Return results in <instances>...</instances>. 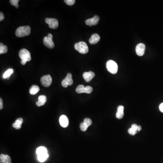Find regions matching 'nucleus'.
<instances>
[{"mask_svg":"<svg viewBox=\"0 0 163 163\" xmlns=\"http://www.w3.org/2000/svg\"><path fill=\"white\" fill-rule=\"evenodd\" d=\"M31 28L29 26H23L17 28L15 31V35L18 37H23L30 35Z\"/></svg>","mask_w":163,"mask_h":163,"instance_id":"f257e3e1","label":"nucleus"},{"mask_svg":"<svg viewBox=\"0 0 163 163\" xmlns=\"http://www.w3.org/2000/svg\"><path fill=\"white\" fill-rule=\"evenodd\" d=\"M19 57L21 58V64L25 65L27 62L30 61L31 59L30 52L26 49H21L19 52Z\"/></svg>","mask_w":163,"mask_h":163,"instance_id":"f03ea898","label":"nucleus"},{"mask_svg":"<svg viewBox=\"0 0 163 163\" xmlns=\"http://www.w3.org/2000/svg\"><path fill=\"white\" fill-rule=\"evenodd\" d=\"M75 48L78 52L82 54L88 53L89 51L88 47L87 44L83 41L76 43L75 45Z\"/></svg>","mask_w":163,"mask_h":163,"instance_id":"7ed1b4c3","label":"nucleus"},{"mask_svg":"<svg viewBox=\"0 0 163 163\" xmlns=\"http://www.w3.org/2000/svg\"><path fill=\"white\" fill-rule=\"evenodd\" d=\"M107 69L109 72L113 74L117 73L118 71V65L115 61L110 60L107 62L106 64Z\"/></svg>","mask_w":163,"mask_h":163,"instance_id":"20e7f679","label":"nucleus"},{"mask_svg":"<svg viewBox=\"0 0 163 163\" xmlns=\"http://www.w3.org/2000/svg\"><path fill=\"white\" fill-rule=\"evenodd\" d=\"M73 84L72 75L71 73L67 74L66 77L62 82V85L64 88H67L68 86H71Z\"/></svg>","mask_w":163,"mask_h":163,"instance_id":"39448f33","label":"nucleus"},{"mask_svg":"<svg viewBox=\"0 0 163 163\" xmlns=\"http://www.w3.org/2000/svg\"><path fill=\"white\" fill-rule=\"evenodd\" d=\"M41 84L45 87H49L50 86L52 82V79L50 75L43 76L41 78Z\"/></svg>","mask_w":163,"mask_h":163,"instance_id":"423d86ee","label":"nucleus"},{"mask_svg":"<svg viewBox=\"0 0 163 163\" xmlns=\"http://www.w3.org/2000/svg\"><path fill=\"white\" fill-rule=\"evenodd\" d=\"M45 22L48 24L49 27L51 29H56L58 27V22L57 20L54 18H46Z\"/></svg>","mask_w":163,"mask_h":163,"instance_id":"0eeeda50","label":"nucleus"},{"mask_svg":"<svg viewBox=\"0 0 163 163\" xmlns=\"http://www.w3.org/2000/svg\"><path fill=\"white\" fill-rule=\"evenodd\" d=\"M145 46L143 43H140L137 45L135 48V51L137 54L139 56H142L145 53Z\"/></svg>","mask_w":163,"mask_h":163,"instance_id":"6e6552de","label":"nucleus"},{"mask_svg":"<svg viewBox=\"0 0 163 163\" xmlns=\"http://www.w3.org/2000/svg\"><path fill=\"white\" fill-rule=\"evenodd\" d=\"M99 19H100V18H99V16H97V15H95L93 18L87 20L85 21V23H86V25L88 26H95V25H96L98 24Z\"/></svg>","mask_w":163,"mask_h":163,"instance_id":"1a4fd4ad","label":"nucleus"},{"mask_svg":"<svg viewBox=\"0 0 163 163\" xmlns=\"http://www.w3.org/2000/svg\"><path fill=\"white\" fill-rule=\"evenodd\" d=\"M43 43L45 46L50 48L53 49L54 48V44L53 41V38L49 37H45L43 39Z\"/></svg>","mask_w":163,"mask_h":163,"instance_id":"9d476101","label":"nucleus"},{"mask_svg":"<svg viewBox=\"0 0 163 163\" xmlns=\"http://www.w3.org/2000/svg\"><path fill=\"white\" fill-rule=\"evenodd\" d=\"M59 123L61 126L66 128L69 126V121L68 117L65 115H62L59 118Z\"/></svg>","mask_w":163,"mask_h":163,"instance_id":"9b49d317","label":"nucleus"},{"mask_svg":"<svg viewBox=\"0 0 163 163\" xmlns=\"http://www.w3.org/2000/svg\"><path fill=\"white\" fill-rule=\"evenodd\" d=\"M95 73L92 71L85 72L83 74V77L87 82H89L94 77Z\"/></svg>","mask_w":163,"mask_h":163,"instance_id":"f8f14e48","label":"nucleus"},{"mask_svg":"<svg viewBox=\"0 0 163 163\" xmlns=\"http://www.w3.org/2000/svg\"><path fill=\"white\" fill-rule=\"evenodd\" d=\"M100 40V37L97 34H92L90 39H89V42L91 45H94L98 43Z\"/></svg>","mask_w":163,"mask_h":163,"instance_id":"ddd939ff","label":"nucleus"},{"mask_svg":"<svg viewBox=\"0 0 163 163\" xmlns=\"http://www.w3.org/2000/svg\"><path fill=\"white\" fill-rule=\"evenodd\" d=\"M124 107L123 106H119L117 107V112L116 113V117L117 119L122 118L124 116Z\"/></svg>","mask_w":163,"mask_h":163,"instance_id":"4468645a","label":"nucleus"},{"mask_svg":"<svg viewBox=\"0 0 163 163\" xmlns=\"http://www.w3.org/2000/svg\"><path fill=\"white\" fill-rule=\"evenodd\" d=\"M47 98L46 96L45 95H40L39 96L38 101L36 102V105L38 107H41L45 105V103H46Z\"/></svg>","mask_w":163,"mask_h":163,"instance_id":"2eb2a0df","label":"nucleus"},{"mask_svg":"<svg viewBox=\"0 0 163 163\" xmlns=\"http://www.w3.org/2000/svg\"><path fill=\"white\" fill-rule=\"evenodd\" d=\"M0 162L1 163H12L11 157L8 155L3 154L0 156Z\"/></svg>","mask_w":163,"mask_h":163,"instance_id":"dca6fc26","label":"nucleus"},{"mask_svg":"<svg viewBox=\"0 0 163 163\" xmlns=\"http://www.w3.org/2000/svg\"><path fill=\"white\" fill-rule=\"evenodd\" d=\"M23 122V120L22 118H19L17 119L15 121V122L12 124V126L17 130L20 129L21 128V125H22Z\"/></svg>","mask_w":163,"mask_h":163,"instance_id":"f3484780","label":"nucleus"},{"mask_svg":"<svg viewBox=\"0 0 163 163\" xmlns=\"http://www.w3.org/2000/svg\"><path fill=\"white\" fill-rule=\"evenodd\" d=\"M138 126L137 124H134L132 125V127L128 129V132L129 134L132 135H134L137 134V132Z\"/></svg>","mask_w":163,"mask_h":163,"instance_id":"a211bd4d","label":"nucleus"},{"mask_svg":"<svg viewBox=\"0 0 163 163\" xmlns=\"http://www.w3.org/2000/svg\"><path fill=\"white\" fill-rule=\"evenodd\" d=\"M36 153H37V155L38 156L43 155V154H45V153H47V149H46L45 147L40 146V147L38 148L37 150H36Z\"/></svg>","mask_w":163,"mask_h":163,"instance_id":"6ab92c4d","label":"nucleus"},{"mask_svg":"<svg viewBox=\"0 0 163 163\" xmlns=\"http://www.w3.org/2000/svg\"><path fill=\"white\" fill-rule=\"evenodd\" d=\"M39 91V88L37 85H33L30 89V93L32 95L36 94Z\"/></svg>","mask_w":163,"mask_h":163,"instance_id":"aec40b11","label":"nucleus"},{"mask_svg":"<svg viewBox=\"0 0 163 163\" xmlns=\"http://www.w3.org/2000/svg\"><path fill=\"white\" fill-rule=\"evenodd\" d=\"M8 51L7 46L4 45L3 43H0V54L7 53Z\"/></svg>","mask_w":163,"mask_h":163,"instance_id":"412c9836","label":"nucleus"},{"mask_svg":"<svg viewBox=\"0 0 163 163\" xmlns=\"http://www.w3.org/2000/svg\"><path fill=\"white\" fill-rule=\"evenodd\" d=\"M48 157H49V155H48V153H45V154H43V155L38 156V159L39 162H44V161H45L47 159Z\"/></svg>","mask_w":163,"mask_h":163,"instance_id":"4be33fe9","label":"nucleus"},{"mask_svg":"<svg viewBox=\"0 0 163 163\" xmlns=\"http://www.w3.org/2000/svg\"><path fill=\"white\" fill-rule=\"evenodd\" d=\"M85 88L84 85H79V86H77L76 88V91L77 93L78 94H82V93H84V91H85Z\"/></svg>","mask_w":163,"mask_h":163,"instance_id":"5701e85b","label":"nucleus"},{"mask_svg":"<svg viewBox=\"0 0 163 163\" xmlns=\"http://www.w3.org/2000/svg\"><path fill=\"white\" fill-rule=\"evenodd\" d=\"M13 73V70L12 69H9L7 71L5 72L3 75L4 78H7V77H10V76Z\"/></svg>","mask_w":163,"mask_h":163,"instance_id":"b1692460","label":"nucleus"},{"mask_svg":"<svg viewBox=\"0 0 163 163\" xmlns=\"http://www.w3.org/2000/svg\"><path fill=\"white\" fill-rule=\"evenodd\" d=\"M88 127V126L84 122H82V123H81L80 124V128L81 131L85 132V131H87Z\"/></svg>","mask_w":163,"mask_h":163,"instance_id":"393cba45","label":"nucleus"},{"mask_svg":"<svg viewBox=\"0 0 163 163\" xmlns=\"http://www.w3.org/2000/svg\"><path fill=\"white\" fill-rule=\"evenodd\" d=\"M10 2L11 5L15 6L16 8L19 7L18 2H19V0H10Z\"/></svg>","mask_w":163,"mask_h":163,"instance_id":"a878e982","label":"nucleus"},{"mask_svg":"<svg viewBox=\"0 0 163 163\" xmlns=\"http://www.w3.org/2000/svg\"><path fill=\"white\" fill-rule=\"evenodd\" d=\"M93 88L92 87H90V86H87L85 88L84 93L88 94H91L93 92Z\"/></svg>","mask_w":163,"mask_h":163,"instance_id":"bb28decb","label":"nucleus"},{"mask_svg":"<svg viewBox=\"0 0 163 163\" xmlns=\"http://www.w3.org/2000/svg\"><path fill=\"white\" fill-rule=\"evenodd\" d=\"M64 1L67 5L69 6H72L75 3V0H64Z\"/></svg>","mask_w":163,"mask_h":163,"instance_id":"cd10ccee","label":"nucleus"},{"mask_svg":"<svg viewBox=\"0 0 163 163\" xmlns=\"http://www.w3.org/2000/svg\"><path fill=\"white\" fill-rule=\"evenodd\" d=\"M84 122L88 126V127L90 126L92 124V120L88 118H85L84 120Z\"/></svg>","mask_w":163,"mask_h":163,"instance_id":"c85d7f7f","label":"nucleus"},{"mask_svg":"<svg viewBox=\"0 0 163 163\" xmlns=\"http://www.w3.org/2000/svg\"><path fill=\"white\" fill-rule=\"evenodd\" d=\"M4 19V14L2 12H0V21H1Z\"/></svg>","mask_w":163,"mask_h":163,"instance_id":"c756f323","label":"nucleus"},{"mask_svg":"<svg viewBox=\"0 0 163 163\" xmlns=\"http://www.w3.org/2000/svg\"><path fill=\"white\" fill-rule=\"evenodd\" d=\"M3 108V101L1 98H0V110H2Z\"/></svg>","mask_w":163,"mask_h":163,"instance_id":"7c9ffc66","label":"nucleus"},{"mask_svg":"<svg viewBox=\"0 0 163 163\" xmlns=\"http://www.w3.org/2000/svg\"><path fill=\"white\" fill-rule=\"evenodd\" d=\"M159 110L162 113H163V103L160 104L159 107Z\"/></svg>","mask_w":163,"mask_h":163,"instance_id":"2f4dec72","label":"nucleus"},{"mask_svg":"<svg viewBox=\"0 0 163 163\" xmlns=\"http://www.w3.org/2000/svg\"><path fill=\"white\" fill-rule=\"evenodd\" d=\"M141 126H138L137 132H140V131H141Z\"/></svg>","mask_w":163,"mask_h":163,"instance_id":"473e14b6","label":"nucleus"},{"mask_svg":"<svg viewBox=\"0 0 163 163\" xmlns=\"http://www.w3.org/2000/svg\"><path fill=\"white\" fill-rule=\"evenodd\" d=\"M48 37L51 38H53V35L51 34H48Z\"/></svg>","mask_w":163,"mask_h":163,"instance_id":"72a5a7b5","label":"nucleus"}]
</instances>
